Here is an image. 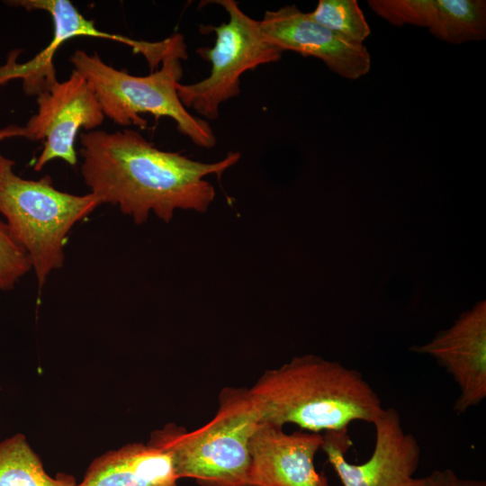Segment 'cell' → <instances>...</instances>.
Masks as SVG:
<instances>
[{
	"label": "cell",
	"mask_w": 486,
	"mask_h": 486,
	"mask_svg": "<svg viewBox=\"0 0 486 486\" xmlns=\"http://www.w3.org/2000/svg\"><path fill=\"white\" fill-rule=\"evenodd\" d=\"M367 3L392 25L425 27L438 40L451 44L486 38L484 0H369Z\"/></svg>",
	"instance_id": "obj_12"
},
{
	"label": "cell",
	"mask_w": 486,
	"mask_h": 486,
	"mask_svg": "<svg viewBox=\"0 0 486 486\" xmlns=\"http://www.w3.org/2000/svg\"><path fill=\"white\" fill-rule=\"evenodd\" d=\"M14 165L0 151V213L27 254L41 289L50 273L63 266L72 228L102 203L92 193L76 195L55 188L50 176L24 179Z\"/></svg>",
	"instance_id": "obj_5"
},
{
	"label": "cell",
	"mask_w": 486,
	"mask_h": 486,
	"mask_svg": "<svg viewBox=\"0 0 486 486\" xmlns=\"http://www.w3.org/2000/svg\"><path fill=\"white\" fill-rule=\"evenodd\" d=\"M77 486L179 485L166 451L148 443H131L95 458Z\"/></svg>",
	"instance_id": "obj_13"
},
{
	"label": "cell",
	"mask_w": 486,
	"mask_h": 486,
	"mask_svg": "<svg viewBox=\"0 0 486 486\" xmlns=\"http://www.w3.org/2000/svg\"><path fill=\"white\" fill-rule=\"evenodd\" d=\"M428 486H486L484 481L460 478L453 470H435L426 476Z\"/></svg>",
	"instance_id": "obj_18"
},
{
	"label": "cell",
	"mask_w": 486,
	"mask_h": 486,
	"mask_svg": "<svg viewBox=\"0 0 486 486\" xmlns=\"http://www.w3.org/2000/svg\"><path fill=\"white\" fill-rule=\"evenodd\" d=\"M31 270L27 254L13 238L6 223L0 220V291L13 289Z\"/></svg>",
	"instance_id": "obj_17"
},
{
	"label": "cell",
	"mask_w": 486,
	"mask_h": 486,
	"mask_svg": "<svg viewBox=\"0 0 486 486\" xmlns=\"http://www.w3.org/2000/svg\"><path fill=\"white\" fill-rule=\"evenodd\" d=\"M259 22L265 39L282 52L318 58L331 71L350 80L370 71L371 56L364 44L345 40L294 4L267 10Z\"/></svg>",
	"instance_id": "obj_9"
},
{
	"label": "cell",
	"mask_w": 486,
	"mask_h": 486,
	"mask_svg": "<svg viewBox=\"0 0 486 486\" xmlns=\"http://www.w3.org/2000/svg\"><path fill=\"white\" fill-rule=\"evenodd\" d=\"M12 138H27V133L24 126L8 125L0 129V142Z\"/></svg>",
	"instance_id": "obj_19"
},
{
	"label": "cell",
	"mask_w": 486,
	"mask_h": 486,
	"mask_svg": "<svg viewBox=\"0 0 486 486\" xmlns=\"http://www.w3.org/2000/svg\"><path fill=\"white\" fill-rule=\"evenodd\" d=\"M310 17L345 40L363 44L370 26L356 0H320Z\"/></svg>",
	"instance_id": "obj_16"
},
{
	"label": "cell",
	"mask_w": 486,
	"mask_h": 486,
	"mask_svg": "<svg viewBox=\"0 0 486 486\" xmlns=\"http://www.w3.org/2000/svg\"><path fill=\"white\" fill-rule=\"evenodd\" d=\"M6 4L22 7L26 11H44L53 22V36L49 44L38 54V58L47 65L54 64L53 58L58 49L67 40L86 36L106 39L127 44L134 52L141 53L148 60L151 71L161 63L168 45L166 39L161 42H146L98 30L94 21L83 16L68 0H13Z\"/></svg>",
	"instance_id": "obj_14"
},
{
	"label": "cell",
	"mask_w": 486,
	"mask_h": 486,
	"mask_svg": "<svg viewBox=\"0 0 486 486\" xmlns=\"http://www.w3.org/2000/svg\"><path fill=\"white\" fill-rule=\"evenodd\" d=\"M182 35L170 37L161 60V68L148 76L130 75L116 69L94 52L77 50L70 57L74 70L86 77L94 89L104 116L121 126L146 129L148 122L140 114L150 113L157 119L168 117L177 130L203 148L215 147L217 140L209 122L191 114L180 101L177 85L183 76L181 59L186 58Z\"/></svg>",
	"instance_id": "obj_4"
},
{
	"label": "cell",
	"mask_w": 486,
	"mask_h": 486,
	"mask_svg": "<svg viewBox=\"0 0 486 486\" xmlns=\"http://www.w3.org/2000/svg\"><path fill=\"white\" fill-rule=\"evenodd\" d=\"M373 425L375 428L373 453L359 464L346 459L353 445L348 430L322 434L321 450L342 485L428 486L426 477L414 476L420 461V446L416 437L403 429L398 410L383 409Z\"/></svg>",
	"instance_id": "obj_7"
},
{
	"label": "cell",
	"mask_w": 486,
	"mask_h": 486,
	"mask_svg": "<svg viewBox=\"0 0 486 486\" xmlns=\"http://www.w3.org/2000/svg\"><path fill=\"white\" fill-rule=\"evenodd\" d=\"M213 418L188 431L168 423L153 431L148 444L171 457L178 480L200 486H250V439L262 422L261 405L247 387L220 390Z\"/></svg>",
	"instance_id": "obj_3"
},
{
	"label": "cell",
	"mask_w": 486,
	"mask_h": 486,
	"mask_svg": "<svg viewBox=\"0 0 486 486\" xmlns=\"http://www.w3.org/2000/svg\"><path fill=\"white\" fill-rule=\"evenodd\" d=\"M412 351L433 356L452 375L460 393L454 411L462 414L486 398V302H478L454 325Z\"/></svg>",
	"instance_id": "obj_10"
},
{
	"label": "cell",
	"mask_w": 486,
	"mask_h": 486,
	"mask_svg": "<svg viewBox=\"0 0 486 486\" xmlns=\"http://www.w3.org/2000/svg\"><path fill=\"white\" fill-rule=\"evenodd\" d=\"M322 443V434H288L282 427L261 422L250 439L249 485L329 486L314 464Z\"/></svg>",
	"instance_id": "obj_11"
},
{
	"label": "cell",
	"mask_w": 486,
	"mask_h": 486,
	"mask_svg": "<svg viewBox=\"0 0 486 486\" xmlns=\"http://www.w3.org/2000/svg\"><path fill=\"white\" fill-rule=\"evenodd\" d=\"M0 486H77L74 476L51 477L23 434L0 442Z\"/></svg>",
	"instance_id": "obj_15"
},
{
	"label": "cell",
	"mask_w": 486,
	"mask_h": 486,
	"mask_svg": "<svg viewBox=\"0 0 486 486\" xmlns=\"http://www.w3.org/2000/svg\"><path fill=\"white\" fill-rule=\"evenodd\" d=\"M249 389L261 405L262 422L312 433L348 430L354 421L373 424L383 410L360 372L315 355L265 371Z\"/></svg>",
	"instance_id": "obj_2"
},
{
	"label": "cell",
	"mask_w": 486,
	"mask_h": 486,
	"mask_svg": "<svg viewBox=\"0 0 486 486\" xmlns=\"http://www.w3.org/2000/svg\"><path fill=\"white\" fill-rule=\"evenodd\" d=\"M36 103L37 112L24 125L27 140L43 141L34 170L40 171L57 158L76 166L75 143L79 130H94L105 117L91 85L73 70L67 80L57 81L38 94Z\"/></svg>",
	"instance_id": "obj_8"
},
{
	"label": "cell",
	"mask_w": 486,
	"mask_h": 486,
	"mask_svg": "<svg viewBox=\"0 0 486 486\" xmlns=\"http://www.w3.org/2000/svg\"><path fill=\"white\" fill-rule=\"evenodd\" d=\"M79 153L90 193L102 204L118 206L136 224L151 213L164 222H170L177 210L204 213L216 195L205 177L220 178L241 158L229 152L216 162L196 161L161 150L131 129L81 133Z\"/></svg>",
	"instance_id": "obj_1"
},
{
	"label": "cell",
	"mask_w": 486,
	"mask_h": 486,
	"mask_svg": "<svg viewBox=\"0 0 486 486\" xmlns=\"http://www.w3.org/2000/svg\"><path fill=\"white\" fill-rule=\"evenodd\" d=\"M224 8L229 21L218 26L202 25V32H214V45L199 48L197 53L210 61L211 72L204 79L193 84L177 85V94L184 106L194 110L203 119L215 121L220 106L240 93V76L260 65L277 62L282 51L264 37L260 22L239 7L234 0H216Z\"/></svg>",
	"instance_id": "obj_6"
}]
</instances>
